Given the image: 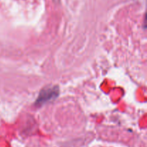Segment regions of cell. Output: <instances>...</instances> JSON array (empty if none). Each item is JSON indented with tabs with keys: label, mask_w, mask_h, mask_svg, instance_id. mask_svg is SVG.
Returning <instances> with one entry per match:
<instances>
[{
	"label": "cell",
	"mask_w": 147,
	"mask_h": 147,
	"mask_svg": "<svg viewBox=\"0 0 147 147\" xmlns=\"http://www.w3.org/2000/svg\"><path fill=\"white\" fill-rule=\"evenodd\" d=\"M59 94V89L57 86L48 87L42 90L39 94L35 103L37 105H42L50 100L55 98Z\"/></svg>",
	"instance_id": "6da1fadb"
}]
</instances>
